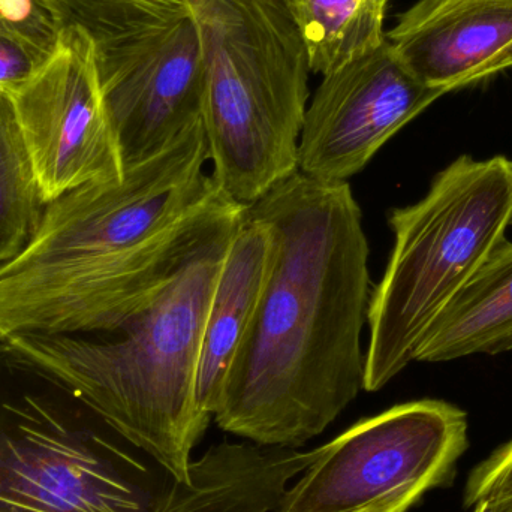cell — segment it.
I'll return each mask as SVG.
<instances>
[{
	"instance_id": "6da1fadb",
	"label": "cell",
	"mask_w": 512,
	"mask_h": 512,
	"mask_svg": "<svg viewBox=\"0 0 512 512\" xmlns=\"http://www.w3.org/2000/svg\"><path fill=\"white\" fill-rule=\"evenodd\" d=\"M273 237L261 300L213 420L258 447L298 450L364 390L369 243L348 182L303 173L248 206Z\"/></svg>"
},
{
	"instance_id": "7a4b0ae2",
	"label": "cell",
	"mask_w": 512,
	"mask_h": 512,
	"mask_svg": "<svg viewBox=\"0 0 512 512\" xmlns=\"http://www.w3.org/2000/svg\"><path fill=\"white\" fill-rule=\"evenodd\" d=\"M203 119L120 179L47 204L29 245L0 265V342L108 333L149 306L248 206L212 174Z\"/></svg>"
},
{
	"instance_id": "3957f363",
	"label": "cell",
	"mask_w": 512,
	"mask_h": 512,
	"mask_svg": "<svg viewBox=\"0 0 512 512\" xmlns=\"http://www.w3.org/2000/svg\"><path fill=\"white\" fill-rule=\"evenodd\" d=\"M254 453L215 445L179 481L71 385L0 342V512H268Z\"/></svg>"
},
{
	"instance_id": "277c9868",
	"label": "cell",
	"mask_w": 512,
	"mask_h": 512,
	"mask_svg": "<svg viewBox=\"0 0 512 512\" xmlns=\"http://www.w3.org/2000/svg\"><path fill=\"white\" fill-rule=\"evenodd\" d=\"M210 243L141 312L108 333L11 337L5 343L71 385L179 481L210 426L197 400L207 313L236 231Z\"/></svg>"
},
{
	"instance_id": "5b68a950",
	"label": "cell",
	"mask_w": 512,
	"mask_h": 512,
	"mask_svg": "<svg viewBox=\"0 0 512 512\" xmlns=\"http://www.w3.org/2000/svg\"><path fill=\"white\" fill-rule=\"evenodd\" d=\"M207 74L213 179L251 206L298 173L309 60L291 0H188Z\"/></svg>"
},
{
	"instance_id": "8992f818",
	"label": "cell",
	"mask_w": 512,
	"mask_h": 512,
	"mask_svg": "<svg viewBox=\"0 0 512 512\" xmlns=\"http://www.w3.org/2000/svg\"><path fill=\"white\" fill-rule=\"evenodd\" d=\"M394 246L370 295L364 390L379 391L415 361L442 310L465 288L512 227V161L463 155L423 200L393 210Z\"/></svg>"
},
{
	"instance_id": "52a82bcc",
	"label": "cell",
	"mask_w": 512,
	"mask_h": 512,
	"mask_svg": "<svg viewBox=\"0 0 512 512\" xmlns=\"http://www.w3.org/2000/svg\"><path fill=\"white\" fill-rule=\"evenodd\" d=\"M468 429L466 412L442 400L364 418L316 448L271 512H409L453 481Z\"/></svg>"
},
{
	"instance_id": "ba28073f",
	"label": "cell",
	"mask_w": 512,
	"mask_h": 512,
	"mask_svg": "<svg viewBox=\"0 0 512 512\" xmlns=\"http://www.w3.org/2000/svg\"><path fill=\"white\" fill-rule=\"evenodd\" d=\"M42 203L125 173L99 80L95 41L60 30L44 68L11 95Z\"/></svg>"
},
{
	"instance_id": "9c48e42d",
	"label": "cell",
	"mask_w": 512,
	"mask_h": 512,
	"mask_svg": "<svg viewBox=\"0 0 512 512\" xmlns=\"http://www.w3.org/2000/svg\"><path fill=\"white\" fill-rule=\"evenodd\" d=\"M96 50L123 170L152 158L203 119L207 74L191 15Z\"/></svg>"
},
{
	"instance_id": "30bf717a",
	"label": "cell",
	"mask_w": 512,
	"mask_h": 512,
	"mask_svg": "<svg viewBox=\"0 0 512 512\" xmlns=\"http://www.w3.org/2000/svg\"><path fill=\"white\" fill-rule=\"evenodd\" d=\"M444 95L421 83L385 39L322 77L304 113L298 171L319 182H346Z\"/></svg>"
},
{
	"instance_id": "8fae6325",
	"label": "cell",
	"mask_w": 512,
	"mask_h": 512,
	"mask_svg": "<svg viewBox=\"0 0 512 512\" xmlns=\"http://www.w3.org/2000/svg\"><path fill=\"white\" fill-rule=\"evenodd\" d=\"M385 36L421 83L448 93L512 68V0H420Z\"/></svg>"
},
{
	"instance_id": "7c38bea8",
	"label": "cell",
	"mask_w": 512,
	"mask_h": 512,
	"mask_svg": "<svg viewBox=\"0 0 512 512\" xmlns=\"http://www.w3.org/2000/svg\"><path fill=\"white\" fill-rule=\"evenodd\" d=\"M273 259V237L248 212L231 239L207 313L198 363L197 400L213 420L228 370L251 325Z\"/></svg>"
},
{
	"instance_id": "4fadbf2b",
	"label": "cell",
	"mask_w": 512,
	"mask_h": 512,
	"mask_svg": "<svg viewBox=\"0 0 512 512\" xmlns=\"http://www.w3.org/2000/svg\"><path fill=\"white\" fill-rule=\"evenodd\" d=\"M510 351L512 243L505 239L430 325L415 352V361L447 363Z\"/></svg>"
},
{
	"instance_id": "5bb4252c",
	"label": "cell",
	"mask_w": 512,
	"mask_h": 512,
	"mask_svg": "<svg viewBox=\"0 0 512 512\" xmlns=\"http://www.w3.org/2000/svg\"><path fill=\"white\" fill-rule=\"evenodd\" d=\"M310 72L325 75L360 59L387 39V5L379 0H291Z\"/></svg>"
},
{
	"instance_id": "9a60e30c",
	"label": "cell",
	"mask_w": 512,
	"mask_h": 512,
	"mask_svg": "<svg viewBox=\"0 0 512 512\" xmlns=\"http://www.w3.org/2000/svg\"><path fill=\"white\" fill-rule=\"evenodd\" d=\"M44 209L14 102L0 90V265L29 245Z\"/></svg>"
},
{
	"instance_id": "2e32d148",
	"label": "cell",
	"mask_w": 512,
	"mask_h": 512,
	"mask_svg": "<svg viewBox=\"0 0 512 512\" xmlns=\"http://www.w3.org/2000/svg\"><path fill=\"white\" fill-rule=\"evenodd\" d=\"M59 30L83 29L95 44L188 17V0H39Z\"/></svg>"
},
{
	"instance_id": "e0dca14e",
	"label": "cell",
	"mask_w": 512,
	"mask_h": 512,
	"mask_svg": "<svg viewBox=\"0 0 512 512\" xmlns=\"http://www.w3.org/2000/svg\"><path fill=\"white\" fill-rule=\"evenodd\" d=\"M486 502V512H512V441L487 457L469 475L465 507Z\"/></svg>"
},
{
	"instance_id": "ac0fdd59",
	"label": "cell",
	"mask_w": 512,
	"mask_h": 512,
	"mask_svg": "<svg viewBox=\"0 0 512 512\" xmlns=\"http://www.w3.org/2000/svg\"><path fill=\"white\" fill-rule=\"evenodd\" d=\"M54 51L15 30L0 27V90L11 96L26 86Z\"/></svg>"
},
{
	"instance_id": "d6986e66",
	"label": "cell",
	"mask_w": 512,
	"mask_h": 512,
	"mask_svg": "<svg viewBox=\"0 0 512 512\" xmlns=\"http://www.w3.org/2000/svg\"><path fill=\"white\" fill-rule=\"evenodd\" d=\"M0 27L15 30L48 50H56L60 30L39 0H0Z\"/></svg>"
},
{
	"instance_id": "ffe728a7",
	"label": "cell",
	"mask_w": 512,
	"mask_h": 512,
	"mask_svg": "<svg viewBox=\"0 0 512 512\" xmlns=\"http://www.w3.org/2000/svg\"><path fill=\"white\" fill-rule=\"evenodd\" d=\"M487 511V505L486 502H478L477 505L474 507V511L472 512H486Z\"/></svg>"
},
{
	"instance_id": "44dd1931",
	"label": "cell",
	"mask_w": 512,
	"mask_h": 512,
	"mask_svg": "<svg viewBox=\"0 0 512 512\" xmlns=\"http://www.w3.org/2000/svg\"><path fill=\"white\" fill-rule=\"evenodd\" d=\"M381 2H384L385 5H388V2H390V0H381Z\"/></svg>"
},
{
	"instance_id": "7402d4cb",
	"label": "cell",
	"mask_w": 512,
	"mask_h": 512,
	"mask_svg": "<svg viewBox=\"0 0 512 512\" xmlns=\"http://www.w3.org/2000/svg\"><path fill=\"white\" fill-rule=\"evenodd\" d=\"M379 2H381V0H379ZM382 3H384V2H382ZM384 5H385V3H384Z\"/></svg>"
}]
</instances>
